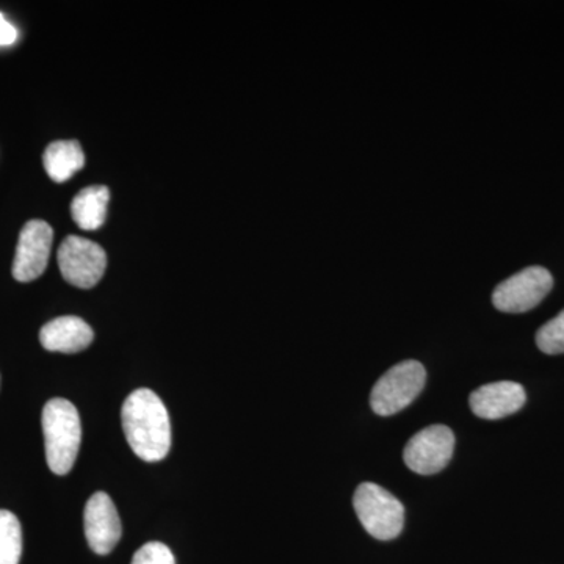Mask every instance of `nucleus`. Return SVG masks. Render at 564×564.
I'll list each match as a JSON object with an SVG mask.
<instances>
[{
    "instance_id": "1",
    "label": "nucleus",
    "mask_w": 564,
    "mask_h": 564,
    "mask_svg": "<svg viewBox=\"0 0 564 564\" xmlns=\"http://www.w3.org/2000/svg\"><path fill=\"white\" fill-rule=\"evenodd\" d=\"M122 430L133 454L148 463L166 458L172 448V423L161 397L151 389H137L121 411Z\"/></svg>"
},
{
    "instance_id": "2",
    "label": "nucleus",
    "mask_w": 564,
    "mask_h": 564,
    "mask_svg": "<svg viewBox=\"0 0 564 564\" xmlns=\"http://www.w3.org/2000/svg\"><path fill=\"white\" fill-rule=\"evenodd\" d=\"M43 433L47 466L55 475L70 473L82 441L77 408L65 399H52L43 410Z\"/></svg>"
},
{
    "instance_id": "3",
    "label": "nucleus",
    "mask_w": 564,
    "mask_h": 564,
    "mask_svg": "<svg viewBox=\"0 0 564 564\" xmlns=\"http://www.w3.org/2000/svg\"><path fill=\"white\" fill-rule=\"evenodd\" d=\"M356 514L364 529L381 541L393 540L402 533L404 508L397 497L375 484H362L355 492Z\"/></svg>"
},
{
    "instance_id": "4",
    "label": "nucleus",
    "mask_w": 564,
    "mask_h": 564,
    "mask_svg": "<svg viewBox=\"0 0 564 564\" xmlns=\"http://www.w3.org/2000/svg\"><path fill=\"white\" fill-rule=\"evenodd\" d=\"M425 367L417 361H403L393 366L373 386L370 404L378 415L400 413L417 399L425 386Z\"/></svg>"
},
{
    "instance_id": "5",
    "label": "nucleus",
    "mask_w": 564,
    "mask_h": 564,
    "mask_svg": "<svg viewBox=\"0 0 564 564\" xmlns=\"http://www.w3.org/2000/svg\"><path fill=\"white\" fill-rule=\"evenodd\" d=\"M554 288V278L544 267H529L497 285L492 304L500 313L522 314L543 302Z\"/></svg>"
},
{
    "instance_id": "6",
    "label": "nucleus",
    "mask_w": 564,
    "mask_h": 564,
    "mask_svg": "<svg viewBox=\"0 0 564 564\" xmlns=\"http://www.w3.org/2000/svg\"><path fill=\"white\" fill-rule=\"evenodd\" d=\"M62 276L74 288L91 289L102 280L107 269V254L101 245L69 236L58 248Z\"/></svg>"
},
{
    "instance_id": "7",
    "label": "nucleus",
    "mask_w": 564,
    "mask_h": 564,
    "mask_svg": "<svg viewBox=\"0 0 564 564\" xmlns=\"http://www.w3.org/2000/svg\"><path fill=\"white\" fill-rule=\"evenodd\" d=\"M455 451V434L448 426L432 425L411 437L403 459L413 473L433 475L451 463Z\"/></svg>"
},
{
    "instance_id": "8",
    "label": "nucleus",
    "mask_w": 564,
    "mask_h": 564,
    "mask_svg": "<svg viewBox=\"0 0 564 564\" xmlns=\"http://www.w3.org/2000/svg\"><path fill=\"white\" fill-rule=\"evenodd\" d=\"M54 231L50 223L31 220L25 223L18 240L14 254L13 276L20 282H31L40 278L50 262Z\"/></svg>"
},
{
    "instance_id": "9",
    "label": "nucleus",
    "mask_w": 564,
    "mask_h": 564,
    "mask_svg": "<svg viewBox=\"0 0 564 564\" xmlns=\"http://www.w3.org/2000/svg\"><path fill=\"white\" fill-rule=\"evenodd\" d=\"M85 536L91 551L109 555L120 543L122 527L113 500L106 492L93 494L85 507Z\"/></svg>"
},
{
    "instance_id": "10",
    "label": "nucleus",
    "mask_w": 564,
    "mask_h": 564,
    "mask_svg": "<svg viewBox=\"0 0 564 564\" xmlns=\"http://www.w3.org/2000/svg\"><path fill=\"white\" fill-rule=\"evenodd\" d=\"M527 400L524 388L513 381H499L481 386L470 395V408L477 417L486 421L508 417L518 413Z\"/></svg>"
},
{
    "instance_id": "11",
    "label": "nucleus",
    "mask_w": 564,
    "mask_h": 564,
    "mask_svg": "<svg viewBox=\"0 0 564 564\" xmlns=\"http://www.w3.org/2000/svg\"><path fill=\"white\" fill-rule=\"evenodd\" d=\"M95 333L87 322L66 315L54 318L41 328L40 343L47 351L79 352L90 347Z\"/></svg>"
},
{
    "instance_id": "12",
    "label": "nucleus",
    "mask_w": 564,
    "mask_h": 564,
    "mask_svg": "<svg viewBox=\"0 0 564 564\" xmlns=\"http://www.w3.org/2000/svg\"><path fill=\"white\" fill-rule=\"evenodd\" d=\"M110 191L106 185H93L77 193L70 203V214L84 231H96L101 228L107 218Z\"/></svg>"
},
{
    "instance_id": "13",
    "label": "nucleus",
    "mask_w": 564,
    "mask_h": 564,
    "mask_svg": "<svg viewBox=\"0 0 564 564\" xmlns=\"http://www.w3.org/2000/svg\"><path fill=\"white\" fill-rule=\"evenodd\" d=\"M43 163L47 176L57 184H63L84 169L85 154L79 141H54L44 151Z\"/></svg>"
},
{
    "instance_id": "14",
    "label": "nucleus",
    "mask_w": 564,
    "mask_h": 564,
    "mask_svg": "<svg viewBox=\"0 0 564 564\" xmlns=\"http://www.w3.org/2000/svg\"><path fill=\"white\" fill-rule=\"evenodd\" d=\"M22 529L11 511L0 510V564H20Z\"/></svg>"
},
{
    "instance_id": "15",
    "label": "nucleus",
    "mask_w": 564,
    "mask_h": 564,
    "mask_svg": "<svg viewBox=\"0 0 564 564\" xmlns=\"http://www.w3.org/2000/svg\"><path fill=\"white\" fill-rule=\"evenodd\" d=\"M536 345L545 355L564 352V310L555 318L541 326L536 333Z\"/></svg>"
},
{
    "instance_id": "16",
    "label": "nucleus",
    "mask_w": 564,
    "mask_h": 564,
    "mask_svg": "<svg viewBox=\"0 0 564 564\" xmlns=\"http://www.w3.org/2000/svg\"><path fill=\"white\" fill-rule=\"evenodd\" d=\"M131 564H176L173 552L162 543H148L133 555Z\"/></svg>"
},
{
    "instance_id": "17",
    "label": "nucleus",
    "mask_w": 564,
    "mask_h": 564,
    "mask_svg": "<svg viewBox=\"0 0 564 564\" xmlns=\"http://www.w3.org/2000/svg\"><path fill=\"white\" fill-rule=\"evenodd\" d=\"M18 39L17 29L0 13V46H10Z\"/></svg>"
}]
</instances>
